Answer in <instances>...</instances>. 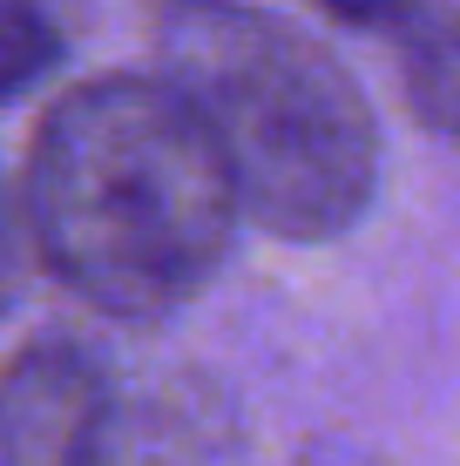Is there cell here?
<instances>
[{
    "label": "cell",
    "mask_w": 460,
    "mask_h": 466,
    "mask_svg": "<svg viewBox=\"0 0 460 466\" xmlns=\"http://www.w3.org/2000/svg\"><path fill=\"white\" fill-rule=\"evenodd\" d=\"M237 412L210 379L108 392L82 466H237Z\"/></svg>",
    "instance_id": "3"
},
{
    "label": "cell",
    "mask_w": 460,
    "mask_h": 466,
    "mask_svg": "<svg viewBox=\"0 0 460 466\" xmlns=\"http://www.w3.org/2000/svg\"><path fill=\"white\" fill-rule=\"evenodd\" d=\"M386 35L406 116L460 142V0H414Z\"/></svg>",
    "instance_id": "5"
},
{
    "label": "cell",
    "mask_w": 460,
    "mask_h": 466,
    "mask_svg": "<svg viewBox=\"0 0 460 466\" xmlns=\"http://www.w3.org/2000/svg\"><path fill=\"white\" fill-rule=\"evenodd\" d=\"M325 14H339V21H353V27H393L414 0H319Z\"/></svg>",
    "instance_id": "8"
},
{
    "label": "cell",
    "mask_w": 460,
    "mask_h": 466,
    "mask_svg": "<svg viewBox=\"0 0 460 466\" xmlns=\"http://www.w3.org/2000/svg\"><path fill=\"white\" fill-rule=\"evenodd\" d=\"M27 210H14L7 183H0V311L21 298V278H27Z\"/></svg>",
    "instance_id": "7"
},
{
    "label": "cell",
    "mask_w": 460,
    "mask_h": 466,
    "mask_svg": "<svg viewBox=\"0 0 460 466\" xmlns=\"http://www.w3.org/2000/svg\"><path fill=\"white\" fill-rule=\"evenodd\" d=\"M61 55V35L41 0H0V102L35 88Z\"/></svg>",
    "instance_id": "6"
},
{
    "label": "cell",
    "mask_w": 460,
    "mask_h": 466,
    "mask_svg": "<svg viewBox=\"0 0 460 466\" xmlns=\"http://www.w3.org/2000/svg\"><path fill=\"white\" fill-rule=\"evenodd\" d=\"M21 210L35 257L108 318H163L224 270L237 183L163 75H95L35 128Z\"/></svg>",
    "instance_id": "1"
},
{
    "label": "cell",
    "mask_w": 460,
    "mask_h": 466,
    "mask_svg": "<svg viewBox=\"0 0 460 466\" xmlns=\"http://www.w3.org/2000/svg\"><path fill=\"white\" fill-rule=\"evenodd\" d=\"M108 385L88 351L75 345H27L0 372V453L7 466H82Z\"/></svg>",
    "instance_id": "4"
},
{
    "label": "cell",
    "mask_w": 460,
    "mask_h": 466,
    "mask_svg": "<svg viewBox=\"0 0 460 466\" xmlns=\"http://www.w3.org/2000/svg\"><path fill=\"white\" fill-rule=\"evenodd\" d=\"M156 47L163 82L210 128L250 223L319 244L366 217L379 122L332 47L244 0H169Z\"/></svg>",
    "instance_id": "2"
}]
</instances>
